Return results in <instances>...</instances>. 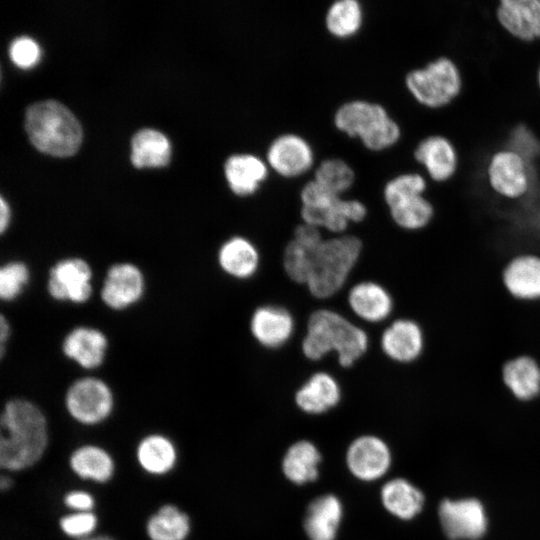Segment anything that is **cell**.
<instances>
[{"instance_id":"1","label":"cell","mask_w":540,"mask_h":540,"mask_svg":"<svg viewBox=\"0 0 540 540\" xmlns=\"http://www.w3.org/2000/svg\"><path fill=\"white\" fill-rule=\"evenodd\" d=\"M0 465L20 470L33 465L47 444V423L38 406L29 400H8L0 418Z\"/></svg>"},{"instance_id":"2","label":"cell","mask_w":540,"mask_h":540,"mask_svg":"<svg viewBox=\"0 0 540 540\" xmlns=\"http://www.w3.org/2000/svg\"><path fill=\"white\" fill-rule=\"evenodd\" d=\"M367 333L329 309L314 311L307 322L301 348L306 358L317 361L334 351L342 367H350L367 351Z\"/></svg>"},{"instance_id":"3","label":"cell","mask_w":540,"mask_h":540,"mask_svg":"<svg viewBox=\"0 0 540 540\" xmlns=\"http://www.w3.org/2000/svg\"><path fill=\"white\" fill-rule=\"evenodd\" d=\"M25 127L32 143L52 155H71L81 142L80 123L65 105L56 100H43L28 106Z\"/></svg>"},{"instance_id":"4","label":"cell","mask_w":540,"mask_h":540,"mask_svg":"<svg viewBox=\"0 0 540 540\" xmlns=\"http://www.w3.org/2000/svg\"><path fill=\"white\" fill-rule=\"evenodd\" d=\"M335 126L351 137H358L373 151L389 149L402 138V127L378 103L353 100L341 105L334 116Z\"/></svg>"},{"instance_id":"5","label":"cell","mask_w":540,"mask_h":540,"mask_svg":"<svg viewBox=\"0 0 540 540\" xmlns=\"http://www.w3.org/2000/svg\"><path fill=\"white\" fill-rule=\"evenodd\" d=\"M361 250V240L353 235L324 239L305 284L312 296L326 299L336 294L356 265Z\"/></svg>"},{"instance_id":"6","label":"cell","mask_w":540,"mask_h":540,"mask_svg":"<svg viewBox=\"0 0 540 540\" xmlns=\"http://www.w3.org/2000/svg\"><path fill=\"white\" fill-rule=\"evenodd\" d=\"M404 85L419 105L441 109L460 95L463 80L458 65L451 58L441 56L410 70L404 77Z\"/></svg>"},{"instance_id":"7","label":"cell","mask_w":540,"mask_h":540,"mask_svg":"<svg viewBox=\"0 0 540 540\" xmlns=\"http://www.w3.org/2000/svg\"><path fill=\"white\" fill-rule=\"evenodd\" d=\"M486 180L494 194L516 201L540 186V169L518 153L500 148L487 161Z\"/></svg>"},{"instance_id":"8","label":"cell","mask_w":540,"mask_h":540,"mask_svg":"<svg viewBox=\"0 0 540 540\" xmlns=\"http://www.w3.org/2000/svg\"><path fill=\"white\" fill-rule=\"evenodd\" d=\"M45 289L55 303L87 304L95 293L94 269L83 256L60 257L47 270Z\"/></svg>"},{"instance_id":"9","label":"cell","mask_w":540,"mask_h":540,"mask_svg":"<svg viewBox=\"0 0 540 540\" xmlns=\"http://www.w3.org/2000/svg\"><path fill=\"white\" fill-rule=\"evenodd\" d=\"M148 282L143 268L134 261L118 260L106 268L98 296L112 312H126L145 298Z\"/></svg>"},{"instance_id":"10","label":"cell","mask_w":540,"mask_h":540,"mask_svg":"<svg viewBox=\"0 0 540 540\" xmlns=\"http://www.w3.org/2000/svg\"><path fill=\"white\" fill-rule=\"evenodd\" d=\"M69 414L84 424H96L109 416L114 396L108 382L95 374H84L74 379L65 393Z\"/></svg>"},{"instance_id":"11","label":"cell","mask_w":540,"mask_h":540,"mask_svg":"<svg viewBox=\"0 0 540 540\" xmlns=\"http://www.w3.org/2000/svg\"><path fill=\"white\" fill-rule=\"evenodd\" d=\"M62 356L87 374L99 370L108 359L110 340L103 329L91 324H77L62 336Z\"/></svg>"},{"instance_id":"12","label":"cell","mask_w":540,"mask_h":540,"mask_svg":"<svg viewBox=\"0 0 540 540\" xmlns=\"http://www.w3.org/2000/svg\"><path fill=\"white\" fill-rule=\"evenodd\" d=\"M380 347L383 354L394 364L412 365L424 354L425 331L415 319L397 316L383 330Z\"/></svg>"},{"instance_id":"13","label":"cell","mask_w":540,"mask_h":540,"mask_svg":"<svg viewBox=\"0 0 540 540\" xmlns=\"http://www.w3.org/2000/svg\"><path fill=\"white\" fill-rule=\"evenodd\" d=\"M413 157L434 183H444L453 178L459 166V155L453 142L437 134L421 139L413 150Z\"/></svg>"},{"instance_id":"14","label":"cell","mask_w":540,"mask_h":540,"mask_svg":"<svg viewBox=\"0 0 540 540\" xmlns=\"http://www.w3.org/2000/svg\"><path fill=\"white\" fill-rule=\"evenodd\" d=\"M439 516L445 534L452 540L478 539L487 528L483 506L476 499L445 500Z\"/></svg>"},{"instance_id":"15","label":"cell","mask_w":540,"mask_h":540,"mask_svg":"<svg viewBox=\"0 0 540 540\" xmlns=\"http://www.w3.org/2000/svg\"><path fill=\"white\" fill-rule=\"evenodd\" d=\"M314 160L310 144L296 134H283L275 138L267 150L269 166L283 177H297L308 171Z\"/></svg>"},{"instance_id":"16","label":"cell","mask_w":540,"mask_h":540,"mask_svg":"<svg viewBox=\"0 0 540 540\" xmlns=\"http://www.w3.org/2000/svg\"><path fill=\"white\" fill-rule=\"evenodd\" d=\"M502 282L508 294L517 301H540V255L523 253L514 256L502 271Z\"/></svg>"},{"instance_id":"17","label":"cell","mask_w":540,"mask_h":540,"mask_svg":"<svg viewBox=\"0 0 540 540\" xmlns=\"http://www.w3.org/2000/svg\"><path fill=\"white\" fill-rule=\"evenodd\" d=\"M346 462L355 477L373 481L386 473L391 463V455L381 439L366 435L351 443L347 450Z\"/></svg>"},{"instance_id":"18","label":"cell","mask_w":540,"mask_h":540,"mask_svg":"<svg viewBox=\"0 0 540 540\" xmlns=\"http://www.w3.org/2000/svg\"><path fill=\"white\" fill-rule=\"evenodd\" d=\"M496 17L512 37L523 42L540 39V0H498Z\"/></svg>"},{"instance_id":"19","label":"cell","mask_w":540,"mask_h":540,"mask_svg":"<svg viewBox=\"0 0 540 540\" xmlns=\"http://www.w3.org/2000/svg\"><path fill=\"white\" fill-rule=\"evenodd\" d=\"M347 300L351 311L368 323L384 322L391 317L396 305L387 288L372 281L355 284L349 290Z\"/></svg>"},{"instance_id":"20","label":"cell","mask_w":540,"mask_h":540,"mask_svg":"<svg viewBox=\"0 0 540 540\" xmlns=\"http://www.w3.org/2000/svg\"><path fill=\"white\" fill-rule=\"evenodd\" d=\"M250 331L262 346L278 348L291 338L294 331V319L290 312L282 307L261 306L252 314Z\"/></svg>"},{"instance_id":"21","label":"cell","mask_w":540,"mask_h":540,"mask_svg":"<svg viewBox=\"0 0 540 540\" xmlns=\"http://www.w3.org/2000/svg\"><path fill=\"white\" fill-rule=\"evenodd\" d=\"M366 214L367 209L362 202L342 197L322 209L301 207L300 210L304 223L324 228L333 233L344 232L350 222H360L366 217Z\"/></svg>"},{"instance_id":"22","label":"cell","mask_w":540,"mask_h":540,"mask_svg":"<svg viewBox=\"0 0 540 540\" xmlns=\"http://www.w3.org/2000/svg\"><path fill=\"white\" fill-rule=\"evenodd\" d=\"M502 381L519 402H532L540 396V364L530 355H519L502 367Z\"/></svg>"},{"instance_id":"23","label":"cell","mask_w":540,"mask_h":540,"mask_svg":"<svg viewBox=\"0 0 540 540\" xmlns=\"http://www.w3.org/2000/svg\"><path fill=\"white\" fill-rule=\"evenodd\" d=\"M393 224L405 232H418L432 221L435 209L426 194L409 192L385 202Z\"/></svg>"},{"instance_id":"24","label":"cell","mask_w":540,"mask_h":540,"mask_svg":"<svg viewBox=\"0 0 540 540\" xmlns=\"http://www.w3.org/2000/svg\"><path fill=\"white\" fill-rule=\"evenodd\" d=\"M225 177L232 192L238 196L254 194L267 178L268 167L256 155L233 154L224 164Z\"/></svg>"},{"instance_id":"25","label":"cell","mask_w":540,"mask_h":540,"mask_svg":"<svg viewBox=\"0 0 540 540\" xmlns=\"http://www.w3.org/2000/svg\"><path fill=\"white\" fill-rule=\"evenodd\" d=\"M220 269L235 279H248L259 266V253L255 245L242 236H234L224 241L217 251Z\"/></svg>"},{"instance_id":"26","label":"cell","mask_w":540,"mask_h":540,"mask_svg":"<svg viewBox=\"0 0 540 540\" xmlns=\"http://www.w3.org/2000/svg\"><path fill=\"white\" fill-rule=\"evenodd\" d=\"M341 389L337 380L327 372H317L297 390L298 407L309 414H321L338 404Z\"/></svg>"},{"instance_id":"27","label":"cell","mask_w":540,"mask_h":540,"mask_svg":"<svg viewBox=\"0 0 540 540\" xmlns=\"http://www.w3.org/2000/svg\"><path fill=\"white\" fill-rule=\"evenodd\" d=\"M342 504L334 495H324L310 503L304 529L310 540H335L342 519Z\"/></svg>"},{"instance_id":"28","label":"cell","mask_w":540,"mask_h":540,"mask_svg":"<svg viewBox=\"0 0 540 540\" xmlns=\"http://www.w3.org/2000/svg\"><path fill=\"white\" fill-rule=\"evenodd\" d=\"M321 455L309 441L294 443L286 452L282 469L288 480L301 485L312 482L318 477V465Z\"/></svg>"},{"instance_id":"29","label":"cell","mask_w":540,"mask_h":540,"mask_svg":"<svg viewBox=\"0 0 540 540\" xmlns=\"http://www.w3.org/2000/svg\"><path fill=\"white\" fill-rule=\"evenodd\" d=\"M384 507L401 519H411L423 506V494L404 479L388 481L381 489Z\"/></svg>"},{"instance_id":"30","label":"cell","mask_w":540,"mask_h":540,"mask_svg":"<svg viewBox=\"0 0 540 540\" xmlns=\"http://www.w3.org/2000/svg\"><path fill=\"white\" fill-rule=\"evenodd\" d=\"M131 160L137 167L161 166L170 157V143L158 130L143 128L136 132L131 141Z\"/></svg>"},{"instance_id":"31","label":"cell","mask_w":540,"mask_h":540,"mask_svg":"<svg viewBox=\"0 0 540 540\" xmlns=\"http://www.w3.org/2000/svg\"><path fill=\"white\" fill-rule=\"evenodd\" d=\"M32 280L30 265L23 259L11 258L0 267V299L9 304L18 301Z\"/></svg>"},{"instance_id":"32","label":"cell","mask_w":540,"mask_h":540,"mask_svg":"<svg viewBox=\"0 0 540 540\" xmlns=\"http://www.w3.org/2000/svg\"><path fill=\"white\" fill-rule=\"evenodd\" d=\"M363 12L356 0L334 2L325 16L327 30L334 36L346 38L354 35L361 27Z\"/></svg>"},{"instance_id":"33","label":"cell","mask_w":540,"mask_h":540,"mask_svg":"<svg viewBox=\"0 0 540 540\" xmlns=\"http://www.w3.org/2000/svg\"><path fill=\"white\" fill-rule=\"evenodd\" d=\"M321 244H314L293 236L283 254V267L291 280L306 284L315 253Z\"/></svg>"},{"instance_id":"34","label":"cell","mask_w":540,"mask_h":540,"mask_svg":"<svg viewBox=\"0 0 540 540\" xmlns=\"http://www.w3.org/2000/svg\"><path fill=\"white\" fill-rule=\"evenodd\" d=\"M152 540H183L189 531L187 516L172 505L163 506L147 525Z\"/></svg>"},{"instance_id":"35","label":"cell","mask_w":540,"mask_h":540,"mask_svg":"<svg viewBox=\"0 0 540 540\" xmlns=\"http://www.w3.org/2000/svg\"><path fill=\"white\" fill-rule=\"evenodd\" d=\"M72 469L83 478L106 481L113 472V463L109 455L98 447L85 446L71 456Z\"/></svg>"},{"instance_id":"36","label":"cell","mask_w":540,"mask_h":540,"mask_svg":"<svg viewBox=\"0 0 540 540\" xmlns=\"http://www.w3.org/2000/svg\"><path fill=\"white\" fill-rule=\"evenodd\" d=\"M138 459L144 469L160 474L174 465L175 450L166 438L153 435L145 438L139 445Z\"/></svg>"},{"instance_id":"37","label":"cell","mask_w":540,"mask_h":540,"mask_svg":"<svg viewBox=\"0 0 540 540\" xmlns=\"http://www.w3.org/2000/svg\"><path fill=\"white\" fill-rule=\"evenodd\" d=\"M314 179L334 194L341 196L353 185L355 173L344 160L329 158L317 167Z\"/></svg>"},{"instance_id":"38","label":"cell","mask_w":540,"mask_h":540,"mask_svg":"<svg viewBox=\"0 0 540 540\" xmlns=\"http://www.w3.org/2000/svg\"><path fill=\"white\" fill-rule=\"evenodd\" d=\"M339 195L334 194L315 179L307 182L300 192L302 207L322 209L335 202Z\"/></svg>"},{"instance_id":"39","label":"cell","mask_w":540,"mask_h":540,"mask_svg":"<svg viewBox=\"0 0 540 540\" xmlns=\"http://www.w3.org/2000/svg\"><path fill=\"white\" fill-rule=\"evenodd\" d=\"M11 59L21 67H29L37 62L40 55L38 44L28 36L17 37L9 48Z\"/></svg>"},{"instance_id":"40","label":"cell","mask_w":540,"mask_h":540,"mask_svg":"<svg viewBox=\"0 0 540 540\" xmlns=\"http://www.w3.org/2000/svg\"><path fill=\"white\" fill-rule=\"evenodd\" d=\"M60 524L66 534L77 537L90 533L96 525V518L92 513L82 512L62 518Z\"/></svg>"},{"instance_id":"41","label":"cell","mask_w":540,"mask_h":540,"mask_svg":"<svg viewBox=\"0 0 540 540\" xmlns=\"http://www.w3.org/2000/svg\"><path fill=\"white\" fill-rule=\"evenodd\" d=\"M13 335V326L4 313L0 316V357L4 359L9 352V344Z\"/></svg>"},{"instance_id":"42","label":"cell","mask_w":540,"mask_h":540,"mask_svg":"<svg viewBox=\"0 0 540 540\" xmlns=\"http://www.w3.org/2000/svg\"><path fill=\"white\" fill-rule=\"evenodd\" d=\"M66 504L74 509L89 510L93 506L92 497L84 492H71L65 498Z\"/></svg>"},{"instance_id":"43","label":"cell","mask_w":540,"mask_h":540,"mask_svg":"<svg viewBox=\"0 0 540 540\" xmlns=\"http://www.w3.org/2000/svg\"><path fill=\"white\" fill-rule=\"evenodd\" d=\"M11 219V211L9 204L6 202V200L1 196L0 197V232L1 234H4L10 224Z\"/></svg>"},{"instance_id":"44","label":"cell","mask_w":540,"mask_h":540,"mask_svg":"<svg viewBox=\"0 0 540 540\" xmlns=\"http://www.w3.org/2000/svg\"><path fill=\"white\" fill-rule=\"evenodd\" d=\"M9 485H10V479L7 478V477L2 476L1 477V484H0L1 489L5 490L6 488L9 487Z\"/></svg>"},{"instance_id":"45","label":"cell","mask_w":540,"mask_h":540,"mask_svg":"<svg viewBox=\"0 0 540 540\" xmlns=\"http://www.w3.org/2000/svg\"><path fill=\"white\" fill-rule=\"evenodd\" d=\"M85 540H112L108 537H95V538H89V539H85Z\"/></svg>"},{"instance_id":"46","label":"cell","mask_w":540,"mask_h":540,"mask_svg":"<svg viewBox=\"0 0 540 540\" xmlns=\"http://www.w3.org/2000/svg\"><path fill=\"white\" fill-rule=\"evenodd\" d=\"M537 83H538V87L540 89V67H539L538 72H537Z\"/></svg>"},{"instance_id":"47","label":"cell","mask_w":540,"mask_h":540,"mask_svg":"<svg viewBox=\"0 0 540 540\" xmlns=\"http://www.w3.org/2000/svg\"><path fill=\"white\" fill-rule=\"evenodd\" d=\"M538 167H539V169H540V160H539V163H538Z\"/></svg>"},{"instance_id":"48","label":"cell","mask_w":540,"mask_h":540,"mask_svg":"<svg viewBox=\"0 0 540 540\" xmlns=\"http://www.w3.org/2000/svg\"><path fill=\"white\" fill-rule=\"evenodd\" d=\"M539 199H540V193H539Z\"/></svg>"}]
</instances>
